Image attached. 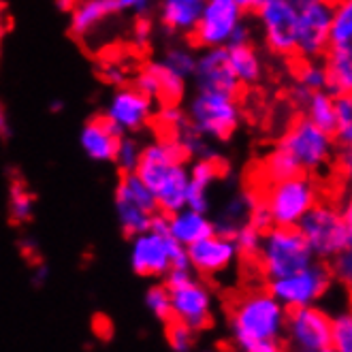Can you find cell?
<instances>
[{
	"instance_id": "17",
	"label": "cell",
	"mask_w": 352,
	"mask_h": 352,
	"mask_svg": "<svg viewBox=\"0 0 352 352\" xmlns=\"http://www.w3.org/2000/svg\"><path fill=\"white\" fill-rule=\"evenodd\" d=\"M286 320L295 342L303 350L322 352L331 346V318L320 309L312 305L293 307L286 312Z\"/></svg>"
},
{
	"instance_id": "48",
	"label": "cell",
	"mask_w": 352,
	"mask_h": 352,
	"mask_svg": "<svg viewBox=\"0 0 352 352\" xmlns=\"http://www.w3.org/2000/svg\"><path fill=\"white\" fill-rule=\"evenodd\" d=\"M152 36V19L146 15V17H137L135 22V41L139 45H146Z\"/></svg>"
},
{
	"instance_id": "41",
	"label": "cell",
	"mask_w": 352,
	"mask_h": 352,
	"mask_svg": "<svg viewBox=\"0 0 352 352\" xmlns=\"http://www.w3.org/2000/svg\"><path fill=\"white\" fill-rule=\"evenodd\" d=\"M331 267H329V274L338 278L340 282H346L350 284V278H352V254L350 250H344V252H338L336 256H331Z\"/></svg>"
},
{
	"instance_id": "26",
	"label": "cell",
	"mask_w": 352,
	"mask_h": 352,
	"mask_svg": "<svg viewBox=\"0 0 352 352\" xmlns=\"http://www.w3.org/2000/svg\"><path fill=\"white\" fill-rule=\"evenodd\" d=\"M116 197L126 199V201L139 205L141 210H146L152 216L158 212V203H156L152 190L141 182V177L135 171L133 173H122V177H120V182L116 186Z\"/></svg>"
},
{
	"instance_id": "42",
	"label": "cell",
	"mask_w": 352,
	"mask_h": 352,
	"mask_svg": "<svg viewBox=\"0 0 352 352\" xmlns=\"http://www.w3.org/2000/svg\"><path fill=\"white\" fill-rule=\"evenodd\" d=\"M135 88H137L141 94H146L148 98H158V96H160L156 75L152 73L150 67H146L143 71H139V75H137V79H135Z\"/></svg>"
},
{
	"instance_id": "38",
	"label": "cell",
	"mask_w": 352,
	"mask_h": 352,
	"mask_svg": "<svg viewBox=\"0 0 352 352\" xmlns=\"http://www.w3.org/2000/svg\"><path fill=\"white\" fill-rule=\"evenodd\" d=\"M146 303L152 309V314L160 320H169L173 316L171 297H169V291L164 286H152L146 295Z\"/></svg>"
},
{
	"instance_id": "37",
	"label": "cell",
	"mask_w": 352,
	"mask_h": 352,
	"mask_svg": "<svg viewBox=\"0 0 352 352\" xmlns=\"http://www.w3.org/2000/svg\"><path fill=\"white\" fill-rule=\"evenodd\" d=\"M261 239H263V233L250 222H243L239 229L235 231L233 235V243L237 248V256H243V258H254L256 261V254H258V248H261Z\"/></svg>"
},
{
	"instance_id": "19",
	"label": "cell",
	"mask_w": 352,
	"mask_h": 352,
	"mask_svg": "<svg viewBox=\"0 0 352 352\" xmlns=\"http://www.w3.org/2000/svg\"><path fill=\"white\" fill-rule=\"evenodd\" d=\"M120 135L102 118H94L84 124L79 133V146L94 162H113Z\"/></svg>"
},
{
	"instance_id": "13",
	"label": "cell",
	"mask_w": 352,
	"mask_h": 352,
	"mask_svg": "<svg viewBox=\"0 0 352 352\" xmlns=\"http://www.w3.org/2000/svg\"><path fill=\"white\" fill-rule=\"evenodd\" d=\"M331 15L333 3H307L299 7L295 54L303 60H318L327 54Z\"/></svg>"
},
{
	"instance_id": "23",
	"label": "cell",
	"mask_w": 352,
	"mask_h": 352,
	"mask_svg": "<svg viewBox=\"0 0 352 352\" xmlns=\"http://www.w3.org/2000/svg\"><path fill=\"white\" fill-rule=\"evenodd\" d=\"M226 56H229V65L233 69V75L239 81V86L250 88V86H256L263 79V60L250 41L226 45Z\"/></svg>"
},
{
	"instance_id": "52",
	"label": "cell",
	"mask_w": 352,
	"mask_h": 352,
	"mask_svg": "<svg viewBox=\"0 0 352 352\" xmlns=\"http://www.w3.org/2000/svg\"><path fill=\"white\" fill-rule=\"evenodd\" d=\"M338 160H340V164H342V169L350 171V167H352V152H350V148H340Z\"/></svg>"
},
{
	"instance_id": "10",
	"label": "cell",
	"mask_w": 352,
	"mask_h": 352,
	"mask_svg": "<svg viewBox=\"0 0 352 352\" xmlns=\"http://www.w3.org/2000/svg\"><path fill=\"white\" fill-rule=\"evenodd\" d=\"M329 284H331L329 267L314 261L312 265L301 269L297 274L278 278V280H269L267 291L272 293L282 305L293 309V307L312 305L316 299H320L327 293Z\"/></svg>"
},
{
	"instance_id": "49",
	"label": "cell",
	"mask_w": 352,
	"mask_h": 352,
	"mask_svg": "<svg viewBox=\"0 0 352 352\" xmlns=\"http://www.w3.org/2000/svg\"><path fill=\"white\" fill-rule=\"evenodd\" d=\"M245 41H250V28H248V24H245V22H241V24L235 28V32H233V36H231V41H229V45L245 43Z\"/></svg>"
},
{
	"instance_id": "3",
	"label": "cell",
	"mask_w": 352,
	"mask_h": 352,
	"mask_svg": "<svg viewBox=\"0 0 352 352\" xmlns=\"http://www.w3.org/2000/svg\"><path fill=\"white\" fill-rule=\"evenodd\" d=\"M297 229L305 237L314 258H331L338 252L350 250L352 245L350 205H346V210H338L333 205L318 201L301 218Z\"/></svg>"
},
{
	"instance_id": "20",
	"label": "cell",
	"mask_w": 352,
	"mask_h": 352,
	"mask_svg": "<svg viewBox=\"0 0 352 352\" xmlns=\"http://www.w3.org/2000/svg\"><path fill=\"white\" fill-rule=\"evenodd\" d=\"M69 13V30L77 38H86L105 24L109 17H113L118 13V7L113 0H77Z\"/></svg>"
},
{
	"instance_id": "11",
	"label": "cell",
	"mask_w": 352,
	"mask_h": 352,
	"mask_svg": "<svg viewBox=\"0 0 352 352\" xmlns=\"http://www.w3.org/2000/svg\"><path fill=\"white\" fill-rule=\"evenodd\" d=\"M241 22L243 11L233 0H203L199 22L192 30L195 45L203 50L226 47Z\"/></svg>"
},
{
	"instance_id": "6",
	"label": "cell",
	"mask_w": 352,
	"mask_h": 352,
	"mask_svg": "<svg viewBox=\"0 0 352 352\" xmlns=\"http://www.w3.org/2000/svg\"><path fill=\"white\" fill-rule=\"evenodd\" d=\"M186 120L207 141H226L239 129L241 109L233 94L199 90L186 109Z\"/></svg>"
},
{
	"instance_id": "46",
	"label": "cell",
	"mask_w": 352,
	"mask_h": 352,
	"mask_svg": "<svg viewBox=\"0 0 352 352\" xmlns=\"http://www.w3.org/2000/svg\"><path fill=\"white\" fill-rule=\"evenodd\" d=\"M100 75H102V79L107 81V84H111L116 88L126 84V71H124L120 65H111V62H107V65H102Z\"/></svg>"
},
{
	"instance_id": "29",
	"label": "cell",
	"mask_w": 352,
	"mask_h": 352,
	"mask_svg": "<svg viewBox=\"0 0 352 352\" xmlns=\"http://www.w3.org/2000/svg\"><path fill=\"white\" fill-rule=\"evenodd\" d=\"M303 173L299 162L288 154L280 143L269 152L263 160V175L267 182H278V179H286V177H293Z\"/></svg>"
},
{
	"instance_id": "35",
	"label": "cell",
	"mask_w": 352,
	"mask_h": 352,
	"mask_svg": "<svg viewBox=\"0 0 352 352\" xmlns=\"http://www.w3.org/2000/svg\"><path fill=\"white\" fill-rule=\"evenodd\" d=\"M195 333L197 331H192L177 316L164 320V336H167V342L175 352H188L195 346Z\"/></svg>"
},
{
	"instance_id": "31",
	"label": "cell",
	"mask_w": 352,
	"mask_h": 352,
	"mask_svg": "<svg viewBox=\"0 0 352 352\" xmlns=\"http://www.w3.org/2000/svg\"><path fill=\"white\" fill-rule=\"evenodd\" d=\"M340 148H350L352 143V96H336V129L331 133Z\"/></svg>"
},
{
	"instance_id": "39",
	"label": "cell",
	"mask_w": 352,
	"mask_h": 352,
	"mask_svg": "<svg viewBox=\"0 0 352 352\" xmlns=\"http://www.w3.org/2000/svg\"><path fill=\"white\" fill-rule=\"evenodd\" d=\"M331 346L340 352H352V320L350 314L331 320Z\"/></svg>"
},
{
	"instance_id": "4",
	"label": "cell",
	"mask_w": 352,
	"mask_h": 352,
	"mask_svg": "<svg viewBox=\"0 0 352 352\" xmlns=\"http://www.w3.org/2000/svg\"><path fill=\"white\" fill-rule=\"evenodd\" d=\"M256 263L269 280H278L309 267L314 254L297 226H272L263 233Z\"/></svg>"
},
{
	"instance_id": "43",
	"label": "cell",
	"mask_w": 352,
	"mask_h": 352,
	"mask_svg": "<svg viewBox=\"0 0 352 352\" xmlns=\"http://www.w3.org/2000/svg\"><path fill=\"white\" fill-rule=\"evenodd\" d=\"M118 13H131L135 17H146L154 9V0H113Z\"/></svg>"
},
{
	"instance_id": "16",
	"label": "cell",
	"mask_w": 352,
	"mask_h": 352,
	"mask_svg": "<svg viewBox=\"0 0 352 352\" xmlns=\"http://www.w3.org/2000/svg\"><path fill=\"white\" fill-rule=\"evenodd\" d=\"M188 261L195 272L203 276H216L226 272L237 258V248L231 237L212 233L186 248Z\"/></svg>"
},
{
	"instance_id": "58",
	"label": "cell",
	"mask_w": 352,
	"mask_h": 352,
	"mask_svg": "<svg viewBox=\"0 0 352 352\" xmlns=\"http://www.w3.org/2000/svg\"><path fill=\"white\" fill-rule=\"evenodd\" d=\"M303 352H312V350H303Z\"/></svg>"
},
{
	"instance_id": "21",
	"label": "cell",
	"mask_w": 352,
	"mask_h": 352,
	"mask_svg": "<svg viewBox=\"0 0 352 352\" xmlns=\"http://www.w3.org/2000/svg\"><path fill=\"white\" fill-rule=\"evenodd\" d=\"M167 231L184 248L216 233L214 220H210L203 212L190 210V207H182V210L167 216Z\"/></svg>"
},
{
	"instance_id": "32",
	"label": "cell",
	"mask_w": 352,
	"mask_h": 352,
	"mask_svg": "<svg viewBox=\"0 0 352 352\" xmlns=\"http://www.w3.org/2000/svg\"><path fill=\"white\" fill-rule=\"evenodd\" d=\"M9 214L15 224L30 222L34 216V197L26 190L22 182H13L9 190Z\"/></svg>"
},
{
	"instance_id": "55",
	"label": "cell",
	"mask_w": 352,
	"mask_h": 352,
	"mask_svg": "<svg viewBox=\"0 0 352 352\" xmlns=\"http://www.w3.org/2000/svg\"><path fill=\"white\" fill-rule=\"evenodd\" d=\"M50 109H52L54 113H60L62 109H65V102H62V100H54L52 105H50Z\"/></svg>"
},
{
	"instance_id": "2",
	"label": "cell",
	"mask_w": 352,
	"mask_h": 352,
	"mask_svg": "<svg viewBox=\"0 0 352 352\" xmlns=\"http://www.w3.org/2000/svg\"><path fill=\"white\" fill-rule=\"evenodd\" d=\"M229 316L237 346L245 342L280 340L286 322L282 303L269 291H252L239 295L229 305Z\"/></svg>"
},
{
	"instance_id": "25",
	"label": "cell",
	"mask_w": 352,
	"mask_h": 352,
	"mask_svg": "<svg viewBox=\"0 0 352 352\" xmlns=\"http://www.w3.org/2000/svg\"><path fill=\"white\" fill-rule=\"evenodd\" d=\"M305 118L316 124L318 129L333 133L336 129V96L329 94L327 90L312 92L305 100Z\"/></svg>"
},
{
	"instance_id": "33",
	"label": "cell",
	"mask_w": 352,
	"mask_h": 352,
	"mask_svg": "<svg viewBox=\"0 0 352 352\" xmlns=\"http://www.w3.org/2000/svg\"><path fill=\"white\" fill-rule=\"evenodd\" d=\"M160 62L171 73L179 75L182 79H188V77H192V71H195L197 54L192 50H188V47H173V50L164 52Z\"/></svg>"
},
{
	"instance_id": "7",
	"label": "cell",
	"mask_w": 352,
	"mask_h": 352,
	"mask_svg": "<svg viewBox=\"0 0 352 352\" xmlns=\"http://www.w3.org/2000/svg\"><path fill=\"white\" fill-rule=\"evenodd\" d=\"M131 265L137 276L158 278L169 269H190L188 252L179 245L169 231H143L133 237Z\"/></svg>"
},
{
	"instance_id": "44",
	"label": "cell",
	"mask_w": 352,
	"mask_h": 352,
	"mask_svg": "<svg viewBox=\"0 0 352 352\" xmlns=\"http://www.w3.org/2000/svg\"><path fill=\"white\" fill-rule=\"evenodd\" d=\"M248 222H250L254 229H258L261 233H265L267 229H272V216H269V212H267V207H265V203H263V199L252 207L250 210V216H248Z\"/></svg>"
},
{
	"instance_id": "14",
	"label": "cell",
	"mask_w": 352,
	"mask_h": 352,
	"mask_svg": "<svg viewBox=\"0 0 352 352\" xmlns=\"http://www.w3.org/2000/svg\"><path fill=\"white\" fill-rule=\"evenodd\" d=\"M195 84L199 90H210V92H224L237 96L239 92V81L233 75V69L229 65V56H226V47H212L203 50L197 56L195 62Z\"/></svg>"
},
{
	"instance_id": "9",
	"label": "cell",
	"mask_w": 352,
	"mask_h": 352,
	"mask_svg": "<svg viewBox=\"0 0 352 352\" xmlns=\"http://www.w3.org/2000/svg\"><path fill=\"white\" fill-rule=\"evenodd\" d=\"M254 13L269 52L278 56H295L299 5L293 0H263Z\"/></svg>"
},
{
	"instance_id": "40",
	"label": "cell",
	"mask_w": 352,
	"mask_h": 352,
	"mask_svg": "<svg viewBox=\"0 0 352 352\" xmlns=\"http://www.w3.org/2000/svg\"><path fill=\"white\" fill-rule=\"evenodd\" d=\"M158 124L162 129H167L171 135H175L177 131H182L186 126V113L177 107V102H164V107L158 111Z\"/></svg>"
},
{
	"instance_id": "47",
	"label": "cell",
	"mask_w": 352,
	"mask_h": 352,
	"mask_svg": "<svg viewBox=\"0 0 352 352\" xmlns=\"http://www.w3.org/2000/svg\"><path fill=\"white\" fill-rule=\"evenodd\" d=\"M92 333H94L98 340L109 342V340L113 338V322H111L107 316L96 314V316L92 318Z\"/></svg>"
},
{
	"instance_id": "30",
	"label": "cell",
	"mask_w": 352,
	"mask_h": 352,
	"mask_svg": "<svg viewBox=\"0 0 352 352\" xmlns=\"http://www.w3.org/2000/svg\"><path fill=\"white\" fill-rule=\"evenodd\" d=\"M148 67L152 69V73L156 75V81H158V90H160L158 98H162L164 102H177L186 92V79L171 73L160 60L150 62Z\"/></svg>"
},
{
	"instance_id": "5",
	"label": "cell",
	"mask_w": 352,
	"mask_h": 352,
	"mask_svg": "<svg viewBox=\"0 0 352 352\" xmlns=\"http://www.w3.org/2000/svg\"><path fill=\"white\" fill-rule=\"evenodd\" d=\"M274 226H297L301 218L320 201L318 184L305 175H293L278 182H267L261 197Z\"/></svg>"
},
{
	"instance_id": "57",
	"label": "cell",
	"mask_w": 352,
	"mask_h": 352,
	"mask_svg": "<svg viewBox=\"0 0 352 352\" xmlns=\"http://www.w3.org/2000/svg\"><path fill=\"white\" fill-rule=\"evenodd\" d=\"M322 352H340V350H338V348H333V346H329V348H324Z\"/></svg>"
},
{
	"instance_id": "56",
	"label": "cell",
	"mask_w": 352,
	"mask_h": 352,
	"mask_svg": "<svg viewBox=\"0 0 352 352\" xmlns=\"http://www.w3.org/2000/svg\"><path fill=\"white\" fill-rule=\"evenodd\" d=\"M295 5H307V3H331V0H293Z\"/></svg>"
},
{
	"instance_id": "53",
	"label": "cell",
	"mask_w": 352,
	"mask_h": 352,
	"mask_svg": "<svg viewBox=\"0 0 352 352\" xmlns=\"http://www.w3.org/2000/svg\"><path fill=\"white\" fill-rule=\"evenodd\" d=\"M309 94H312V92H307L305 88H301L299 84L293 88V92H291V96L295 98V102H297V105H305V100H307V96Z\"/></svg>"
},
{
	"instance_id": "1",
	"label": "cell",
	"mask_w": 352,
	"mask_h": 352,
	"mask_svg": "<svg viewBox=\"0 0 352 352\" xmlns=\"http://www.w3.org/2000/svg\"><path fill=\"white\" fill-rule=\"evenodd\" d=\"M184 148L175 137L150 141L141 148V158L135 173L152 190L158 212L173 214L186 207L188 190V164Z\"/></svg>"
},
{
	"instance_id": "50",
	"label": "cell",
	"mask_w": 352,
	"mask_h": 352,
	"mask_svg": "<svg viewBox=\"0 0 352 352\" xmlns=\"http://www.w3.org/2000/svg\"><path fill=\"white\" fill-rule=\"evenodd\" d=\"M11 135V124H9V113L5 105L0 102V137H9Z\"/></svg>"
},
{
	"instance_id": "54",
	"label": "cell",
	"mask_w": 352,
	"mask_h": 352,
	"mask_svg": "<svg viewBox=\"0 0 352 352\" xmlns=\"http://www.w3.org/2000/svg\"><path fill=\"white\" fill-rule=\"evenodd\" d=\"M75 3H77V0H56V7L60 11H71L75 7Z\"/></svg>"
},
{
	"instance_id": "18",
	"label": "cell",
	"mask_w": 352,
	"mask_h": 352,
	"mask_svg": "<svg viewBox=\"0 0 352 352\" xmlns=\"http://www.w3.org/2000/svg\"><path fill=\"white\" fill-rule=\"evenodd\" d=\"M218 179H220V164L216 158H195L188 167L186 207L207 214V210H210V188Z\"/></svg>"
},
{
	"instance_id": "34",
	"label": "cell",
	"mask_w": 352,
	"mask_h": 352,
	"mask_svg": "<svg viewBox=\"0 0 352 352\" xmlns=\"http://www.w3.org/2000/svg\"><path fill=\"white\" fill-rule=\"evenodd\" d=\"M141 143L133 135H122L118 141V150L113 156V162L118 164V169L122 173H133L139 164L141 158Z\"/></svg>"
},
{
	"instance_id": "15",
	"label": "cell",
	"mask_w": 352,
	"mask_h": 352,
	"mask_svg": "<svg viewBox=\"0 0 352 352\" xmlns=\"http://www.w3.org/2000/svg\"><path fill=\"white\" fill-rule=\"evenodd\" d=\"M173 316L184 320L192 331L212 327V295L195 278L179 288L169 291Z\"/></svg>"
},
{
	"instance_id": "36",
	"label": "cell",
	"mask_w": 352,
	"mask_h": 352,
	"mask_svg": "<svg viewBox=\"0 0 352 352\" xmlns=\"http://www.w3.org/2000/svg\"><path fill=\"white\" fill-rule=\"evenodd\" d=\"M297 84L305 88L307 92H318L327 90V69L324 62L316 60H305L301 69L297 71Z\"/></svg>"
},
{
	"instance_id": "28",
	"label": "cell",
	"mask_w": 352,
	"mask_h": 352,
	"mask_svg": "<svg viewBox=\"0 0 352 352\" xmlns=\"http://www.w3.org/2000/svg\"><path fill=\"white\" fill-rule=\"evenodd\" d=\"M113 203H116V216H118V222L122 226L124 235L135 237L143 231H148L152 214H148L146 210H141L139 205H135L126 199H120V197H116Z\"/></svg>"
},
{
	"instance_id": "22",
	"label": "cell",
	"mask_w": 352,
	"mask_h": 352,
	"mask_svg": "<svg viewBox=\"0 0 352 352\" xmlns=\"http://www.w3.org/2000/svg\"><path fill=\"white\" fill-rule=\"evenodd\" d=\"M201 9L203 0H160L158 19L171 34H192Z\"/></svg>"
},
{
	"instance_id": "8",
	"label": "cell",
	"mask_w": 352,
	"mask_h": 352,
	"mask_svg": "<svg viewBox=\"0 0 352 352\" xmlns=\"http://www.w3.org/2000/svg\"><path fill=\"white\" fill-rule=\"evenodd\" d=\"M278 143L299 162L303 173L322 171L336 154V141L331 133L318 129L307 118L295 120Z\"/></svg>"
},
{
	"instance_id": "51",
	"label": "cell",
	"mask_w": 352,
	"mask_h": 352,
	"mask_svg": "<svg viewBox=\"0 0 352 352\" xmlns=\"http://www.w3.org/2000/svg\"><path fill=\"white\" fill-rule=\"evenodd\" d=\"M233 3H235L243 13H254L256 7L263 3V0H233Z\"/></svg>"
},
{
	"instance_id": "24",
	"label": "cell",
	"mask_w": 352,
	"mask_h": 352,
	"mask_svg": "<svg viewBox=\"0 0 352 352\" xmlns=\"http://www.w3.org/2000/svg\"><path fill=\"white\" fill-rule=\"evenodd\" d=\"M327 92L340 96L352 90V47H329L327 50Z\"/></svg>"
},
{
	"instance_id": "12",
	"label": "cell",
	"mask_w": 352,
	"mask_h": 352,
	"mask_svg": "<svg viewBox=\"0 0 352 352\" xmlns=\"http://www.w3.org/2000/svg\"><path fill=\"white\" fill-rule=\"evenodd\" d=\"M152 118V98L141 94L137 88L120 86L105 107V120L109 126L122 137V135H133L146 129V124Z\"/></svg>"
},
{
	"instance_id": "27",
	"label": "cell",
	"mask_w": 352,
	"mask_h": 352,
	"mask_svg": "<svg viewBox=\"0 0 352 352\" xmlns=\"http://www.w3.org/2000/svg\"><path fill=\"white\" fill-rule=\"evenodd\" d=\"M329 47H352V0H340L338 5H333Z\"/></svg>"
},
{
	"instance_id": "45",
	"label": "cell",
	"mask_w": 352,
	"mask_h": 352,
	"mask_svg": "<svg viewBox=\"0 0 352 352\" xmlns=\"http://www.w3.org/2000/svg\"><path fill=\"white\" fill-rule=\"evenodd\" d=\"M241 352H286L280 340H261V342H245L237 346Z\"/></svg>"
}]
</instances>
